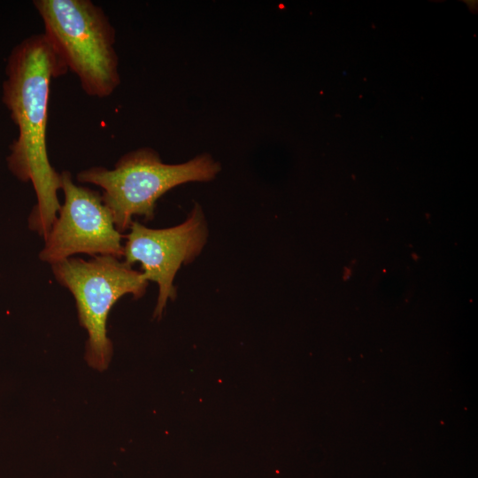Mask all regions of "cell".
I'll list each match as a JSON object with an SVG mask.
<instances>
[{
	"instance_id": "obj_1",
	"label": "cell",
	"mask_w": 478,
	"mask_h": 478,
	"mask_svg": "<svg viewBox=\"0 0 478 478\" xmlns=\"http://www.w3.org/2000/svg\"><path fill=\"white\" fill-rule=\"evenodd\" d=\"M68 68L45 35L23 39L12 50L5 67L2 99L18 128L7 163L21 181L33 184L37 203L28 219L29 228L44 239L61 207L58 192L61 174L51 166L47 150L50 86Z\"/></svg>"
},
{
	"instance_id": "obj_2",
	"label": "cell",
	"mask_w": 478,
	"mask_h": 478,
	"mask_svg": "<svg viewBox=\"0 0 478 478\" xmlns=\"http://www.w3.org/2000/svg\"><path fill=\"white\" fill-rule=\"evenodd\" d=\"M221 170L210 154L202 153L181 164H166L151 148L143 147L124 154L112 169L93 166L80 172L79 182L103 189L102 200L110 210L116 229H129L133 216L151 220L156 204L176 186L212 181Z\"/></svg>"
},
{
	"instance_id": "obj_3",
	"label": "cell",
	"mask_w": 478,
	"mask_h": 478,
	"mask_svg": "<svg viewBox=\"0 0 478 478\" xmlns=\"http://www.w3.org/2000/svg\"><path fill=\"white\" fill-rule=\"evenodd\" d=\"M44 35L74 73L84 92L111 96L120 83L115 29L103 9L90 0L34 1Z\"/></svg>"
},
{
	"instance_id": "obj_4",
	"label": "cell",
	"mask_w": 478,
	"mask_h": 478,
	"mask_svg": "<svg viewBox=\"0 0 478 478\" xmlns=\"http://www.w3.org/2000/svg\"><path fill=\"white\" fill-rule=\"evenodd\" d=\"M59 284L75 299L81 326L88 332L85 358L99 371L107 368L112 343L106 323L113 305L123 296L142 297L149 281L142 272L112 256H95L89 260L68 258L51 265Z\"/></svg>"
},
{
	"instance_id": "obj_5",
	"label": "cell",
	"mask_w": 478,
	"mask_h": 478,
	"mask_svg": "<svg viewBox=\"0 0 478 478\" xmlns=\"http://www.w3.org/2000/svg\"><path fill=\"white\" fill-rule=\"evenodd\" d=\"M60 174L64 204L39 258L52 265L79 253L123 258V235L116 229L102 195L76 185L68 171Z\"/></svg>"
},
{
	"instance_id": "obj_6",
	"label": "cell",
	"mask_w": 478,
	"mask_h": 478,
	"mask_svg": "<svg viewBox=\"0 0 478 478\" xmlns=\"http://www.w3.org/2000/svg\"><path fill=\"white\" fill-rule=\"evenodd\" d=\"M208 235L207 221L198 203L182 223L172 227L155 229L132 221L123 246V258L130 266L139 262L144 278L158 284L154 318L160 319L167 301L176 298V274L181 266L189 264L201 253Z\"/></svg>"
}]
</instances>
